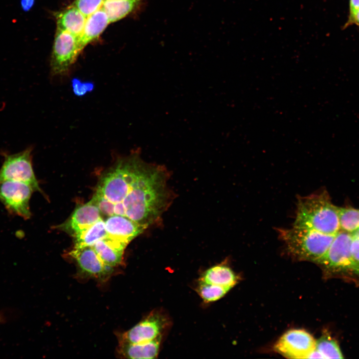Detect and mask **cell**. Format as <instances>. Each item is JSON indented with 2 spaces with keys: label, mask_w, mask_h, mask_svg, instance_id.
Here are the masks:
<instances>
[{
  "label": "cell",
  "mask_w": 359,
  "mask_h": 359,
  "mask_svg": "<svg viewBox=\"0 0 359 359\" xmlns=\"http://www.w3.org/2000/svg\"><path fill=\"white\" fill-rule=\"evenodd\" d=\"M353 25L359 26V8L353 14L348 16L343 28H346Z\"/></svg>",
  "instance_id": "obj_26"
},
{
  "label": "cell",
  "mask_w": 359,
  "mask_h": 359,
  "mask_svg": "<svg viewBox=\"0 0 359 359\" xmlns=\"http://www.w3.org/2000/svg\"><path fill=\"white\" fill-rule=\"evenodd\" d=\"M351 251L354 258L359 263V238L353 235L351 245Z\"/></svg>",
  "instance_id": "obj_25"
},
{
  "label": "cell",
  "mask_w": 359,
  "mask_h": 359,
  "mask_svg": "<svg viewBox=\"0 0 359 359\" xmlns=\"http://www.w3.org/2000/svg\"><path fill=\"white\" fill-rule=\"evenodd\" d=\"M167 172L143 161L138 153L117 159L102 177L94 194L111 205L114 215L148 227L160 219L170 197Z\"/></svg>",
  "instance_id": "obj_1"
},
{
  "label": "cell",
  "mask_w": 359,
  "mask_h": 359,
  "mask_svg": "<svg viewBox=\"0 0 359 359\" xmlns=\"http://www.w3.org/2000/svg\"><path fill=\"white\" fill-rule=\"evenodd\" d=\"M70 255L76 260L81 269L90 275L103 276L111 268L103 262L92 246L74 247Z\"/></svg>",
  "instance_id": "obj_12"
},
{
  "label": "cell",
  "mask_w": 359,
  "mask_h": 359,
  "mask_svg": "<svg viewBox=\"0 0 359 359\" xmlns=\"http://www.w3.org/2000/svg\"><path fill=\"white\" fill-rule=\"evenodd\" d=\"M353 236L357 237L359 238V229H358L355 233L352 234Z\"/></svg>",
  "instance_id": "obj_29"
},
{
  "label": "cell",
  "mask_w": 359,
  "mask_h": 359,
  "mask_svg": "<svg viewBox=\"0 0 359 359\" xmlns=\"http://www.w3.org/2000/svg\"><path fill=\"white\" fill-rule=\"evenodd\" d=\"M33 191L30 186L21 181H0V202L9 213L27 219L31 215L29 201Z\"/></svg>",
  "instance_id": "obj_7"
},
{
  "label": "cell",
  "mask_w": 359,
  "mask_h": 359,
  "mask_svg": "<svg viewBox=\"0 0 359 359\" xmlns=\"http://www.w3.org/2000/svg\"><path fill=\"white\" fill-rule=\"evenodd\" d=\"M167 324V319L163 314L152 312L124 334L123 341L130 343L151 341L162 335Z\"/></svg>",
  "instance_id": "obj_9"
},
{
  "label": "cell",
  "mask_w": 359,
  "mask_h": 359,
  "mask_svg": "<svg viewBox=\"0 0 359 359\" xmlns=\"http://www.w3.org/2000/svg\"><path fill=\"white\" fill-rule=\"evenodd\" d=\"M35 0H20V6L24 12L30 11L35 4Z\"/></svg>",
  "instance_id": "obj_27"
},
{
  "label": "cell",
  "mask_w": 359,
  "mask_h": 359,
  "mask_svg": "<svg viewBox=\"0 0 359 359\" xmlns=\"http://www.w3.org/2000/svg\"><path fill=\"white\" fill-rule=\"evenodd\" d=\"M82 50L78 37L57 28L50 60L51 74L67 75Z\"/></svg>",
  "instance_id": "obj_6"
},
{
  "label": "cell",
  "mask_w": 359,
  "mask_h": 359,
  "mask_svg": "<svg viewBox=\"0 0 359 359\" xmlns=\"http://www.w3.org/2000/svg\"><path fill=\"white\" fill-rule=\"evenodd\" d=\"M315 350L323 359H343V354L336 341L328 335L316 341Z\"/></svg>",
  "instance_id": "obj_21"
},
{
  "label": "cell",
  "mask_w": 359,
  "mask_h": 359,
  "mask_svg": "<svg viewBox=\"0 0 359 359\" xmlns=\"http://www.w3.org/2000/svg\"><path fill=\"white\" fill-rule=\"evenodd\" d=\"M106 236L105 221L101 218L81 234L74 237V247L93 246L98 241L105 238Z\"/></svg>",
  "instance_id": "obj_19"
},
{
  "label": "cell",
  "mask_w": 359,
  "mask_h": 359,
  "mask_svg": "<svg viewBox=\"0 0 359 359\" xmlns=\"http://www.w3.org/2000/svg\"><path fill=\"white\" fill-rule=\"evenodd\" d=\"M279 231L291 255L299 260L315 263L326 253L336 235L294 226Z\"/></svg>",
  "instance_id": "obj_3"
},
{
  "label": "cell",
  "mask_w": 359,
  "mask_h": 359,
  "mask_svg": "<svg viewBox=\"0 0 359 359\" xmlns=\"http://www.w3.org/2000/svg\"><path fill=\"white\" fill-rule=\"evenodd\" d=\"M32 148L13 154L3 153V162L0 169V181L12 180L24 182L31 187L33 191L42 193L35 177L32 164Z\"/></svg>",
  "instance_id": "obj_5"
},
{
  "label": "cell",
  "mask_w": 359,
  "mask_h": 359,
  "mask_svg": "<svg viewBox=\"0 0 359 359\" xmlns=\"http://www.w3.org/2000/svg\"><path fill=\"white\" fill-rule=\"evenodd\" d=\"M101 218L98 207L90 200L75 209L64 228L75 237Z\"/></svg>",
  "instance_id": "obj_11"
},
{
  "label": "cell",
  "mask_w": 359,
  "mask_h": 359,
  "mask_svg": "<svg viewBox=\"0 0 359 359\" xmlns=\"http://www.w3.org/2000/svg\"><path fill=\"white\" fill-rule=\"evenodd\" d=\"M237 278L229 267L216 265L207 270L200 279L204 282L230 289L236 283Z\"/></svg>",
  "instance_id": "obj_17"
},
{
  "label": "cell",
  "mask_w": 359,
  "mask_h": 359,
  "mask_svg": "<svg viewBox=\"0 0 359 359\" xmlns=\"http://www.w3.org/2000/svg\"><path fill=\"white\" fill-rule=\"evenodd\" d=\"M71 85L73 93L76 96H82L88 92H91L94 88V84L91 82H83L74 78L71 80Z\"/></svg>",
  "instance_id": "obj_24"
},
{
  "label": "cell",
  "mask_w": 359,
  "mask_h": 359,
  "mask_svg": "<svg viewBox=\"0 0 359 359\" xmlns=\"http://www.w3.org/2000/svg\"><path fill=\"white\" fill-rule=\"evenodd\" d=\"M353 235L340 230L326 253L316 262L327 276H359V263L351 251Z\"/></svg>",
  "instance_id": "obj_4"
},
{
  "label": "cell",
  "mask_w": 359,
  "mask_h": 359,
  "mask_svg": "<svg viewBox=\"0 0 359 359\" xmlns=\"http://www.w3.org/2000/svg\"><path fill=\"white\" fill-rule=\"evenodd\" d=\"M142 0H104L102 8L110 22L117 21L130 13Z\"/></svg>",
  "instance_id": "obj_18"
},
{
  "label": "cell",
  "mask_w": 359,
  "mask_h": 359,
  "mask_svg": "<svg viewBox=\"0 0 359 359\" xmlns=\"http://www.w3.org/2000/svg\"><path fill=\"white\" fill-rule=\"evenodd\" d=\"M293 226L335 235L341 230L338 206L332 203L327 191L300 197Z\"/></svg>",
  "instance_id": "obj_2"
},
{
  "label": "cell",
  "mask_w": 359,
  "mask_h": 359,
  "mask_svg": "<svg viewBox=\"0 0 359 359\" xmlns=\"http://www.w3.org/2000/svg\"><path fill=\"white\" fill-rule=\"evenodd\" d=\"M126 246L120 241L106 237L92 246L103 262L113 267L121 262Z\"/></svg>",
  "instance_id": "obj_15"
},
{
  "label": "cell",
  "mask_w": 359,
  "mask_h": 359,
  "mask_svg": "<svg viewBox=\"0 0 359 359\" xmlns=\"http://www.w3.org/2000/svg\"><path fill=\"white\" fill-rule=\"evenodd\" d=\"M316 341L308 332L291 330L282 335L275 345V350L290 359H308L315 348Z\"/></svg>",
  "instance_id": "obj_8"
},
{
  "label": "cell",
  "mask_w": 359,
  "mask_h": 359,
  "mask_svg": "<svg viewBox=\"0 0 359 359\" xmlns=\"http://www.w3.org/2000/svg\"><path fill=\"white\" fill-rule=\"evenodd\" d=\"M359 8V0H349V12L351 15L355 13Z\"/></svg>",
  "instance_id": "obj_28"
},
{
  "label": "cell",
  "mask_w": 359,
  "mask_h": 359,
  "mask_svg": "<svg viewBox=\"0 0 359 359\" xmlns=\"http://www.w3.org/2000/svg\"><path fill=\"white\" fill-rule=\"evenodd\" d=\"M104 0H75L72 5L86 17L101 8Z\"/></svg>",
  "instance_id": "obj_23"
},
{
  "label": "cell",
  "mask_w": 359,
  "mask_h": 359,
  "mask_svg": "<svg viewBox=\"0 0 359 359\" xmlns=\"http://www.w3.org/2000/svg\"><path fill=\"white\" fill-rule=\"evenodd\" d=\"M105 223L106 237L126 245L147 228L125 216L119 215L107 217Z\"/></svg>",
  "instance_id": "obj_10"
},
{
  "label": "cell",
  "mask_w": 359,
  "mask_h": 359,
  "mask_svg": "<svg viewBox=\"0 0 359 359\" xmlns=\"http://www.w3.org/2000/svg\"><path fill=\"white\" fill-rule=\"evenodd\" d=\"M57 28L79 37L81 35L87 17L76 7L71 5L55 14Z\"/></svg>",
  "instance_id": "obj_14"
},
{
  "label": "cell",
  "mask_w": 359,
  "mask_h": 359,
  "mask_svg": "<svg viewBox=\"0 0 359 359\" xmlns=\"http://www.w3.org/2000/svg\"><path fill=\"white\" fill-rule=\"evenodd\" d=\"M230 289L224 287L200 281L197 292L206 302H213L222 298Z\"/></svg>",
  "instance_id": "obj_22"
},
{
  "label": "cell",
  "mask_w": 359,
  "mask_h": 359,
  "mask_svg": "<svg viewBox=\"0 0 359 359\" xmlns=\"http://www.w3.org/2000/svg\"><path fill=\"white\" fill-rule=\"evenodd\" d=\"M340 229L353 234L359 229V209L338 207Z\"/></svg>",
  "instance_id": "obj_20"
},
{
  "label": "cell",
  "mask_w": 359,
  "mask_h": 359,
  "mask_svg": "<svg viewBox=\"0 0 359 359\" xmlns=\"http://www.w3.org/2000/svg\"><path fill=\"white\" fill-rule=\"evenodd\" d=\"M110 23L108 15L101 7L86 18L79 43L82 50L92 41L97 39Z\"/></svg>",
  "instance_id": "obj_13"
},
{
  "label": "cell",
  "mask_w": 359,
  "mask_h": 359,
  "mask_svg": "<svg viewBox=\"0 0 359 359\" xmlns=\"http://www.w3.org/2000/svg\"><path fill=\"white\" fill-rule=\"evenodd\" d=\"M162 338L161 335L153 340L140 343L123 341L122 353L129 359H155L159 352Z\"/></svg>",
  "instance_id": "obj_16"
},
{
  "label": "cell",
  "mask_w": 359,
  "mask_h": 359,
  "mask_svg": "<svg viewBox=\"0 0 359 359\" xmlns=\"http://www.w3.org/2000/svg\"><path fill=\"white\" fill-rule=\"evenodd\" d=\"M4 316L1 313H0V323L4 322Z\"/></svg>",
  "instance_id": "obj_30"
}]
</instances>
